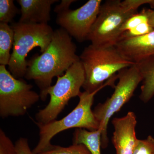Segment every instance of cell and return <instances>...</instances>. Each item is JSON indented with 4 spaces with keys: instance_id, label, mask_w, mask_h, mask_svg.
I'll return each instance as SVG.
<instances>
[{
    "instance_id": "8fae6325",
    "label": "cell",
    "mask_w": 154,
    "mask_h": 154,
    "mask_svg": "<svg viewBox=\"0 0 154 154\" xmlns=\"http://www.w3.org/2000/svg\"><path fill=\"white\" fill-rule=\"evenodd\" d=\"M114 46L126 60L139 63L154 57V30L142 36L122 38Z\"/></svg>"
},
{
    "instance_id": "ffe728a7",
    "label": "cell",
    "mask_w": 154,
    "mask_h": 154,
    "mask_svg": "<svg viewBox=\"0 0 154 154\" xmlns=\"http://www.w3.org/2000/svg\"><path fill=\"white\" fill-rule=\"evenodd\" d=\"M154 30V28L149 25V22L142 23L135 28L122 33L119 40L122 38L142 36L150 33Z\"/></svg>"
},
{
    "instance_id": "52a82bcc",
    "label": "cell",
    "mask_w": 154,
    "mask_h": 154,
    "mask_svg": "<svg viewBox=\"0 0 154 154\" xmlns=\"http://www.w3.org/2000/svg\"><path fill=\"white\" fill-rule=\"evenodd\" d=\"M119 82L114 92L105 102L99 103L93 110L101 131V147L107 148L109 143L107 127L110 119L129 101L142 77L136 65L121 70L117 74Z\"/></svg>"
},
{
    "instance_id": "3957f363",
    "label": "cell",
    "mask_w": 154,
    "mask_h": 154,
    "mask_svg": "<svg viewBox=\"0 0 154 154\" xmlns=\"http://www.w3.org/2000/svg\"><path fill=\"white\" fill-rule=\"evenodd\" d=\"M152 0H109L101 5L98 17L87 40L100 47L114 46L119 40L121 29L138 9Z\"/></svg>"
},
{
    "instance_id": "2e32d148",
    "label": "cell",
    "mask_w": 154,
    "mask_h": 154,
    "mask_svg": "<svg viewBox=\"0 0 154 154\" xmlns=\"http://www.w3.org/2000/svg\"><path fill=\"white\" fill-rule=\"evenodd\" d=\"M38 154H92L84 145L75 144L68 147L53 145Z\"/></svg>"
},
{
    "instance_id": "603a6c76",
    "label": "cell",
    "mask_w": 154,
    "mask_h": 154,
    "mask_svg": "<svg viewBox=\"0 0 154 154\" xmlns=\"http://www.w3.org/2000/svg\"><path fill=\"white\" fill-rule=\"evenodd\" d=\"M77 2L75 0H62L60 4L57 5L54 8V13L58 14H62L63 12L69 10V7L72 3Z\"/></svg>"
},
{
    "instance_id": "8992f818",
    "label": "cell",
    "mask_w": 154,
    "mask_h": 154,
    "mask_svg": "<svg viewBox=\"0 0 154 154\" xmlns=\"http://www.w3.org/2000/svg\"><path fill=\"white\" fill-rule=\"evenodd\" d=\"M85 80V71L80 60L74 63L63 75L57 77L55 85L45 92L44 101L48 95L50 99L47 106L36 114V123L46 124L56 120L70 99L79 96Z\"/></svg>"
},
{
    "instance_id": "4fadbf2b",
    "label": "cell",
    "mask_w": 154,
    "mask_h": 154,
    "mask_svg": "<svg viewBox=\"0 0 154 154\" xmlns=\"http://www.w3.org/2000/svg\"><path fill=\"white\" fill-rule=\"evenodd\" d=\"M135 64L142 77L139 98L147 103L154 96V57Z\"/></svg>"
},
{
    "instance_id": "7c38bea8",
    "label": "cell",
    "mask_w": 154,
    "mask_h": 154,
    "mask_svg": "<svg viewBox=\"0 0 154 154\" xmlns=\"http://www.w3.org/2000/svg\"><path fill=\"white\" fill-rule=\"evenodd\" d=\"M21 7L19 22L28 24H48L51 20L52 5L58 0H17Z\"/></svg>"
},
{
    "instance_id": "277c9868",
    "label": "cell",
    "mask_w": 154,
    "mask_h": 154,
    "mask_svg": "<svg viewBox=\"0 0 154 154\" xmlns=\"http://www.w3.org/2000/svg\"><path fill=\"white\" fill-rule=\"evenodd\" d=\"M14 32L13 51L8 64V70L17 79L25 78L28 66L26 57L34 48H40L42 53L47 49L54 30L48 24H28L13 22Z\"/></svg>"
},
{
    "instance_id": "5bb4252c",
    "label": "cell",
    "mask_w": 154,
    "mask_h": 154,
    "mask_svg": "<svg viewBox=\"0 0 154 154\" xmlns=\"http://www.w3.org/2000/svg\"><path fill=\"white\" fill-rule=\"evenodd\" d=\"M73 144L85 146L92 154H101V131H91L84 128H76L73 136Z\"/></svg>"
},
{
    "instance_id": "e0dca14e",
    "label": "cell",
    "mask_w": 154,
    "mask_h": 154,
    "mask_svg": "<svg viewBox=\"0 0 154 154\" xmlns=\"http://www.w3.org/2000/svg\"><path fill=\"white\" fill-rule=\"evenodd\" d=\"M19 13L20 10L15 6L13 0H0V22L12 23Z\"/></svg>"
},
{
    "instance_id": "30bf717a",
    "label": "cell",
    "mask_w": 154,
    "mask_h": 154,
    "mask_svg": "<svg viewBox=\"0 0 154 154\" xmlns=\"http://www.w3.org/2000/svg\"><path fill=\"white\" fill-rule=\"evenodd\" d=\"M137 123L136 116L131 111L123 117L112 119L114 131L111 140L116 154H133L137 140L135 131Z\"/></svg>"
},
{
    "instance_id": "d6986e66",
    "label": "cell",
    "mask_w": 154,
    "mask_h": 154,
    "mask_svg": "<svg viewBox=\"0 0 154 154\" xmlns=\"http://www.w3.org/2000/svg\"><path fill=\"white\" fill-rule=\"evenodd\" d=\"M133 154H154V138L149 135L146 139H137Z\"/></svg>"
},
{
    "instance_id": "44dd1931",
    "label": "cell",
    "mask_w": 154,
    "mask_h": 154,
    "mask_svg": "<svg viewBox=\"0 0 154 154\" xmlns=\"http://www.w3.org/2000/svg\"><path fill=\"white\" fill-rule=\"evenodd\" d=\"M0 154H17L15 144L2 129H0Z\"/></svg>"
},
{
    "instance_id": "7a4b0ae2",
    "label": "cell",
    "mask_w": 154,
    "mask_h": 154,
    "mask_svg": "<svg viewBox=\"0 0 154 154\" xmlns=\"http://www.w3.org/2000/svg\"><path fill=\"white\" fill-rule=\"evenodd\" d=\"M79 57L85 71L82 88L89 93L107 86L114 88V82L118 79L116 74L135 64L125 59L115 46L100 47L91 44L85 48Z\"/></svg>"
},
{
    "instance_id": "cb8c5ba5",
    "label": "cell",
    "mask_w": 154,
    "mask_h": 154,
    "mask_svg": "<svg viewBox=\"0 0 154 154\" xmlns=\"http://www.w3.org/2000/svg\"><path fill=\"white\" fill-rule=\"evenodd\" d=\"M152 8L154 9V0H152L151 4L150 5ZM149 25L154 28V10H151L149 15Z\"/></svg>"
},
{
    "instance_id": "9c48e42d",
    "label": "cell",
    "mask_w": 154,
    "mask_h": 154,
    "mask_svg": "<svg viewBox=\"0 0 154 154\" xmlns=\"http://www.w3.org/2000/svg\"><path fill=\"white\" fill-rule=\"evenodd\" d=\"M102 2L101 0H89L79 8L57 15L56 23L77 41L83 42L91 32Z\"/></svg>"
},
{
    "instance_id": "9a60e30c",
    "label": "cell",
    "mask_w": 154,
    "mask_h": 154,
    "mask_svg": "<svg viewBox=\"0 0 154 154\" xmlns=\"http://www.w3.org/2000/svg\"><path fill=\"white\" fill-rule=\"evenodd\" d=\"M14 32L9 24L0 22V65H8L11 50L14 43Z\"/></svg>"
},
{
    "instance_id": "ba28073f",
    "label": "cell",
    "mask_w": 154,
    "mask_h": 154,
    "mask_svg": "<svg viewBox=\"0 0 154 154\" xmlns=\"http://www.w3.org/2000/svg\"><path fill=\"white\" fill-rule=\"evenodd\" d=\"M25 80L13 76L0 65V116L3 118L25 115L38 102L40 95Z\"/></svg>"
},
{
    "instance_id": "7402d4cb",
    "label": "cell",
    "mask_w": 154,
    "mask_h": 154,
    "mask_svg": "<svg viewBox=\"0 0 154 154\" xmlns=\"http://www.w3.org/2000/svg\"><path fill=\"white\" fill-rule=\"evenodd\" d=\"M15 146L17 154H33L26 138H20L16 142Z\"/></svg>"
},
{
    "instance_id": "6da1fadb",
    "label": "cell",
    "mask_w": 154,
    "mask_h": 154,
    "mask_svg": "<svg viewBox=\"0 0 154 154\" xmlns=\"http://www.w3.org/2000/svg\"><path fill=\"white\" fill-rule=\"evenodd\" d=\"M77 46L72 37L63 28L54 30L47 49L40 55L35 54L28 60L25 78L33 80L40 90V99L51 86L53 79L63 75L75 63L80 60Z\"/></svg>"
},
{
    "instance_id": "5b68a950",
    "label": "cell",
    "mask_w": 154,
    "mask_h": 154,
    "mask_svg": "<svg viewBox=\"0 0 154 154\" xmlns=\"http://www.w3.org/2000/svg\"><path fill=\"white\" fill-rule=\"evenodd\" d=\"M100 90L89 93L81 92L79 102L71 112L59 120H54L46 124L36 123L39 128V140L32 150L33 154H38L50 147L51 140L62 131L71 128H84L91 131L99 129V125L94 116L92 105L94 96Z\"/></svg>"
},
{
    "instance_id": "ac0fdd59",
    "label": "cell",
    "mask_w": 154,
    "mask_h": 154,
    "mask_svg": "<svg viewBox=\"0 0 154 154\" xmlns=\"http://www.w3.org/2000/svg\"><path fill=\"white\" fill-rule=\"evenodd\" d=\"M150 11V9H143L140 13L135 14L130 17L122 27L121 35L122 33L142 23L149 22V15Z\"/></svg>"
}]
</instances>
